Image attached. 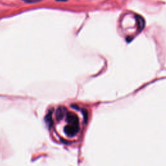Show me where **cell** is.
I'll list each match as a JSON object with an SVG mask.
<instances>
[{
	"instance_id": "cell-1",
	"label": "cell",
	"mask_w": 166,
	"mask_h": 166,
	"mask_svg": "<svg viewBox=\"0 0 166 166\" xmlns=\"http://www.w3.org/2000/svg\"><path fill=\"white\" fill-rule=\"evenodd\" d=\"M66 125L64 127V132L67 136L73 137L77 135L80 131V121L77 115L65 112L64 114Z\"/></svg>"
},
{
	"instance_id": "cell-2",
	"label": "cell",
	"mask_w": 166,
	"mask_h": 166,
	"mask_svg": "<svg viewBox=\"0 0 166 166\" xmlns=\"http://www.w3.org/2000/svg\"><path fill=\"white\" fill-rule=\"evenodd\" d=\"M23 1L27 3H37L42 1V0H23Z\"/></svg>"
},
{
	"instance_id": "cell-3",
	"label": "cell",
	"mask_w": 166,
	"mask_h": 166,
	"mask_svg": "<svg viewBox=\"0 0 166 166\" xmlns=\"http://www.w3.org/2000/svg\"><path fill=\"white\" fill-rule=\"evenodd\" d=\"M57 1H68V0H57Z\"/></svg>"
}]
</instances>
